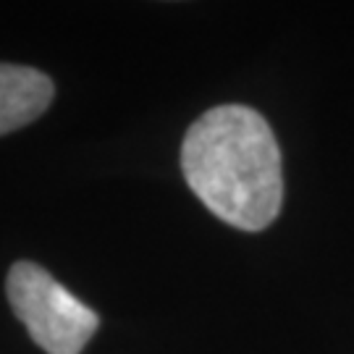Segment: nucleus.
Instances as JSON below:
<instances>
[{"label": "nucleus", "instance_id": "1", "mask_svg": "<svg viewBox=\"0 0 354 354\" xmlns=\"http://www.w3.org/2000/svg\"><path fill=\"white\" fill-rule=\"evenodd\" d=\"M189 189L228 226L260 231L281 213V150L263 115L244 105H221L189 127L181 145Z\"/></svg>", "mask_w": 354, "mask_h": 354}, {"label": "nucleus", "instance_id": "2", "mask_svg": "<svg viewBox=\"0 0 354 354\" xmlns=\"http://www.w3.org/2000/svg\"><path fill=\"white\" fill-rule=\"evenodd\" d=\"M6 289L16 317L48 354H79L100 326L95 310L35 263H16Z\"/></svg>", "mask_w": 354, "mask_h": 354}, {"label": "nucleus", "instance_id": "3", "mask_svg": "<svg viewBox=\"0 0 354 354\" xmlns=\"http://www.w3.org/2000/svg\"><path fill=\"white\" fill-rule=\"evenodd\" d=\"M53 82L29 66L0 64V137L37 121L53 102Z\"/></svg>", "mask_w": 354, "mask_h": 354}]
</instances>
